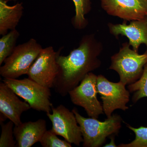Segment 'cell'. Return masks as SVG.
<instances>
[{
	"label": "cell",
	"instance_id": "6da1fadb",
	"mask_svg": "<svg viewBox=\"0 0 147 147\" xmlns=\"http://www.w3.org/2000/svg\"><path fill=\"white\" fill-rule=\"evenodd\" d=\"M102 50V43L92 34L84 35L79 47L67 56L59 53L57 57L59 71L53 88L56 92L65 96L88 74L100 67L101 62L98 57Z\"/></svg>",
	"mask_w": 147,
	"mask_h": 147
},
{
	"label": "cell",
	"instance_id": "7a4b0ae2",
	"mask_svg": "<svg viewBox=\"0 0 147 147\" xmlns=\"http://www.w3.org/2000/svg\"><path fill=\"white\" fill-rule=\"evenodd\" d=\"M82 131L83 147H101L107 137L118 134L121 127L122 119L117 114H113L104 121L81 115L76 108L72 110Z\"/></svg>",
	"mask_w": 147,
	"mask_h": 147
},
{
	"label": "cell",
	"instance_id": "3957f363",
	"mask_svg": "<svg viewBox=\"0 0 147 147\" xmlns=\"http://www.w3.org/2000/svg\"><path fill=\"white\" fill-rule=\"evenodd\" d=\"M130 46L128 42L122 43L119 52L111 57L109 68L118 74L119 82L125 86L140 79L147 63V53L140 55Z\"/></svg>",
	"mask_w": 147,
	"mask_h": 147
},
{
	"label": "cell",
	"instance_id": "277c9868",
	"mask_svg": "<svg viewBox=\"0 0 147 147\" xmlns=\"http://www.w3.org/2000/svg\"><path fill=\"white\" fill-rule=\"evenodd\" d=\"M42 49L41 45L34 38L17 45L1 66V76L4 78L17 79L27 74Z\"/></svg>",
	"mask_w": 147,
	"mask_h": 147
},
{
	"label": "cell",
	"instance_id": "5b68a950",
	"mask_svg": "<svg viewBox=\"0 0 147 147\" xmlns=\"http://www.w3.org/2000/svg\"><path fill=\"white\" fill-rule=\"evenodd\" d=\"M3 82L28 103L33 110L46 113L52 111L53 105L50 101V88L43 86L29 78L20 80L4 78Z\"/></svg>",
	"mask_w": 147,
	"mask_h": 147
},
{
	"label": "cell",
	"instance_id": "8992f818",
	"mask_svg": "<svg viewBox=\"0 0 147 147\" xmlns=\"http://www.w3.org/2000/svg\"><path fill=\"white\" fill-rule=\"evenodd\" d=\"M121 82H110L105 76H97L96 87L100 96L103 112L107 118L111 117L115 110H128L127 104L129 101L130 92Z\"/></svg>",
	"mask_w": 147,
	"mask_h": 147
},
{
	"label": "cell",
	"instance_id": "52a82bcc",
	"mask_svg": "<svg viewBox=\"0 0 147 147\" xmlns=\"http://www.w3.org/2000/svg\"><path fill=\"white\" fill-rule=\"evenodd\" d=\"M97 78L90 72L68 94L73 104L84 108L90 117L96 119L104 113L102 104L97 98Z\"/></svg>",
	"mask_w": 147,
	"mask_h": 147
},
{
	"label": "cell",
	"instance_id": "ba28073f",
	"mask_svg": "<svg viewBox=\"0 0 147 147\" xmlns=\"http://www.w3.org/2000/svg\"><path fill=\"white\" fill-rule=\"evenodd\" d=\"M61 51L55 52L52 46L42 48L27 73L29 79L46 88H53L59 71L57 57Z\"/></svg>",
	"mask_w": 147,
	"mask_h": 147
},
{
	"label": "cell",
	"instance_id": "9c48e42d",
	"mask_svg": "<svg viewBox=\"0 0 147 147\" xmlns=\"http://www.w3.org/2000/svg\"><path fill=\"white\" fill-rule=\"evenodd\" d=\"M52 111L46 115L53 124L52 130L69 143L80 146L83 138L74 113L62 105L52 106Z\"/></svg>",
	"mask_w": 147,
	"mask_h": 147
},
{
	"label": "cell",
	"instance_id": "30bf717a",
	"mask_svg": "<svg viewBox=\"0 0 147 147\" xmlns=\"http://www.w3.org/2000/svg\"><path fill=\"white\" fill-rule=\"evenodd\" d=\"M101 7L108 15L123 21H133L147 17V0H100Z\"/></svg>",
	"mask_w": 147,
	"mask_h": 147
},
{
	"label": "cell",
	"instance_id": "8fae6325",
	"mask_svg": "<svg viewBox=\"0 0 147 147\" xmlns=\"http://www.w3.org/2000/svg\"><path fill=\"white\" fill-rule=\"evenodd\" d=\"M108 27L111 34L117 37L119 35L127 37L133 50L138 52L142 44L146 47L147 53V17L144 19L130 21L129 25L124 21L122 24L109 23Z\"/></svg>",
	"mask_w": 147,
	"mask_h": 147
},
{
	"label": "cell",
	"instance_id": "7c38bea8",
	"mask_svg": "<svg viewBox=\"0 0 147 147\" xmlns=\"http://www.w3.org/2000/svg\"><path fill=\"white\" fill-rule=\"evenodd\" d=\"M18 96L4 82L0 84V114L13 122L15 125L22 123L21 116L31 108L29 103L19 99Z\"/></svg>",
	"mask_w": 147,
	"mask_h": 147
},
{
	"label": "cell",
	"instance_id": "4fadbf2b",
	"mask_svg": "<svg viewBox=\"0 0 147 147\" xmlns=\"http://www.w3.org/2000/svg\"><path fill=\"white\" fill-rule=\"evenodd\" d=\"M46 131V122L43 119L15 125L13 134L16 142V147H32L40 141Z\"/></svg>",
	"mask_w": 147,
	"mask_h": 147
},
{
	"label": "cell",
	"instance_id": "5bb4252c",
	"mask_svg": "<svg viewBox=\"0 0 147 147\" xmlns=\"http://www.w3.org/2000/svg\"><path fill=\"white\" fill-rule=\"evenodd\" d=\"M5 0H0V34L4 35L9 30L16 29L22 17L24 7L22 3L8 5Z\"/></svg>",
	"mask_w": 147,
	"mask_h": 147
},
{
	"label": "cell",
	"instance_id": "9a60e30c",
	"mask_svg": "<svg viewBox=\"0 0 147 147\" xmlns=\"http://www.w3.org/2000/svg\"><path fill=\"white\" fill-rule=\"evenodd\" d=\"M75 7V15L71 19V24L75 28L83 30L88 24L85 15L91 9V0H72Z\"/></svg>",
	"mask_w": 147,
	"mask_h": 147
},
{
	"label": "cell",
	"instance_id": "2e32d148",
	"mask_svg": "<svg viewBox=\"0 0 147 147\" xmlns=\"http://www.w3.org/2000/svg\"><path fill=\"white\" fill-rule=\"evenodd\" d=\"M20 34L16 30H11L3 35L0 39V65L13 52L16 46V41Z\"/></svg>",
	"mask_w": 147,
	"mask_h": 147
},
{
	"label": "cell",
	"instance_id": "e0dca14e",
	"mask_svg": "<svg viewBox=\"0 0 147 147\" xmlns=\"http://www.w3.org/2000/svg\"><path fill=\"white\" fill-rule=\"evenodd\" d=\"M127 89L130 92L134 93L131 98L134 103L143 98L147 97V63L140 79L133 84L128 85Z\"/></svg>",
	"mask_w": 147,
	"mask_h": 147
},
{
	"label": "cell",
	"instance_id": "ac0fdd59",
	"mask_svg": "<svg viewBox=\"0 0 147 147\" xmlns=\"http://www.w3.org/2000/svg\"><path fill=\"white\" fill-rule=\"evenodd\" d=\"M127 126L134 132L135 139L130 143L121 144L117 147H147V127L134 128L128 124H127Z\"/></svg>",
	"mask_w": 147,
	"mask_h": 147
},
{
	"label": "cell",
	"instance_id": "d6986e66",
	"mask_svg": "<svg viewBox=\"0 0 147 147\" xmlns=\"http://www.w3.org/2000/svg\"><path fill=\"white\" fill-rule=\"evenodd\" d=\"M1 133L0 137V147H16V142L14 139L13 122L9 120L5 124L1 123Z\"/></svg>",
	"mask_w": 147,
	"mask_h": 147
},
{
	"label": "cell",
	"instance_id": "ffe728a7",
	"mask_svg": "<svg viewBox=\"0 0 147 147\" xmlns=\"http://www.w3.org/2000/svg\"><path fill=\"white\" fill-rule=\"evenodd\" d=\"M52 129L45 131L39 142L43 147H71V144L62 140Z\"/></svg>",
	"mask_w": 147,
	"mask_h": 147
},
{
	"label": "cell",
	"instance_id": "44dd1931",
	"mask_svg": "<svg viewBox=\"0 0 147 147\" xmlns=\"http://www.w3.org/2000/svg\"><path fill=\"white\" fill-rule=\"evenodd\" d=\"M115 135H112L110 136V141L109 144H105L104 146V147H117V146L116 145L115 143Z\"/></svg>",
	"mask_w": 147,
	"mask_h": 147
},
{
	"label": "cell",
	"instance_id": "7402d4cb",
	"mask_svg": "<svg viewBox=\"0 0 147 147\" xmlns=\"http://www.w3.org/2000/svg\"><path fill=\"white\" fill-rule=\"evenodd\" d=\"M5 1H16V0H5Z\"/></svg>",
	"mask_w": 147,
	"mask_h": 147
}]
</instances>
